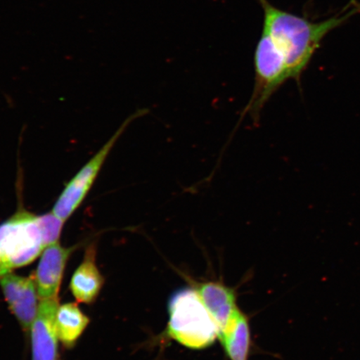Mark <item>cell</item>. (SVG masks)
Returning a JSON list of instances; mask_svg holds the SVG:
<instances>
[{
    "instance_id": "1",
    "label": "cell",
    "mask_w": 360,
    "mask_h": 360,
    "mask_svg": "<svg viewBox=\"0 0 360 360\" xmlns=\"http://www.w3.org/2000/svg\"><path fill=\"white\" fill-rule=\"evenodd\" d=\"M264 10V28L285 58L291 79L300 78L322 39L356 13L360 4L345 8L343 13L325 21L311 22L259 0Z\"/></svg>"
},
{
    "instance_id": "2",
    "label": "cell",
    "mask_w": 360,
    "mask_h": 360,
    "mask_svg": "<svg viewBox=\"0 0 360 360\" xmlns=\"http://www.w3.org/2000/svg\"><path fill=\"white\" fill-rule=\"evenodd\" d=\"M64 221L53 212L37 215L18 207L0 224V277L37 259L48 245L60 240Z\"/></svg>"
},
{
    "instance_id": "3",
    "label": "cell",
    "mask_w": 360,
    "mask_h": 360,
    "mask_svg": "<svg viewBox=\"0 0 360 360\" xmlns=\"http://www.w3.org/2000/svg\"><path fill=\"white\" fill-rule=\"evenodd\" d=\"M169 321L164 335L192 350L206 349L218 340V328L193 285L169 296Z\"/></svg>"
},
{
    "instance_id": "4",
    "label": "cell",
    "mask_w": 360,
    "mask_h": 360,
    "mask_svg": "<svg viewBox=\"0 0 360 360\" xmlns=\"http://www.w3.org/2000/svg\"><path fill=\"white\" fill-rule=\"evenodd\" d=\"M255 82L254 91L246 106L244 115L254 120L274 92L291 79L285 58L283 57L270 36L263 30L255 53Z\"/></svg>"
},
{
    "instance_id": "5",
    "label": "cell",
    "mask_w": 360,
    "mask_h": 360,
    "mask_svg": "<svg viewBox=\"0 0 360 360\" xmlns=\"http://www.w3.org/2000/svg\"><path fill=\"white\" fill-rule=\"evenodd\" d=\"M146 112V110H139L126 120L109 141L105 143V145L66 184L52 210L53 214L60 219L62 221L66 222L82 204L89 191L91 190L108 155H110L112 148H114L117 141L127 129L129 124L137 117L145 115Z\"/></svg>"
},
{
    "instance_id": "6",
    "label": "cell",
    "mask_w": 360,
    "mask_h": 360,
    "mask_svg": "<svg viewBox=\"0 0 360 360\" xmlns=\"http://www.w3.org/2000/svg\"><path fill=\"white\" fill-rule=\"evenodd\" d=\"M0 286L8 307L20 322L22 330L30 331L37 315V287L34 277H22L12 273L0 277Z\"/></svg>"
},
{
    "instance_id": "7",
    "label": "cell",
    "mask_w": 360,
    "mask_h": 360,
    "mask_svg": "<svg viewBox=\"0 0 360 360\" xmlns=\"http://www.w3.org/2000/svg\"><path fill=\"white\" fill-rule=\"evenodd\" d=\"M74 250L73 247H63L60 241L45 248L34 276L39 299H58L66 264Z\"/></svg>"
},
{
    "instance_id": "8",
    "label": "cell",
    "mask_w": 360,
    "mask_h": 360,
    "mask_svg": "<svg viewBox=\"0 0 360 360\" xmlns=\"http://www.w3.org/2000/svg\"><path fill=\"white\" fill-rule=\"evenodd\" d=\"M58 299L42 300L31 326L32 360H58Z\"/></svg>"
},
{
    "instance_id": "9",
    "label": "cell",
    "mask_w": 360,
    "mask_h": 360,
    "mask_svg": "<svg viewBox=\"0 0 360 360\" xmlns=\"http://www.w3.org/2000/svg\"><path fill=\"white\" fill-rule=\"evenodd\" d=\"M192 285L212 316L219 336L240 309L235 289L221 281L192 282Z\"/></svg>"
},
{
    "instance_id": "10",
    "label": "cell",
    "mask_w": 360,
    "mask_h": 360,
    "mask_svg": "<svg viewBox=\"0 0 360 360\" xmlns=\"http://www.w3.org/2000/svg\"><path fill=\"white\" fill-rule=\"evenodd\" d=\"M96 257V247H89L82 263L72 276L70 289L78 302L94 303L105 283V278L97 267Z\"/></svg>"
},
{
    "instance_id": "11",
    "label": "cell",
    "mask_w": 360,
    "mask_h": 360,
    "mask_svg": "<svg viewBox=\"0 0 360 360\" xmlns=\"http://www.w3.org/2000/svg\"><path fill=\"white\" fill-rule=\"evenodd\" d=\"M218 340L229 360H249L251 349V331L247 315L238 310Z\"/></svg>"
},
{
    "instance_id": "12",
    "label": "cell",
    "mask_w": 360,
    "mask_h": 360,
    "mask_svg": "<svg viewBox=\"0 0 360 360\" xmlns=\"http://www.w3.org/2000/svg\"><path fill=\"white\" fill-rule=\"evenodd\" d=\"M89 323V319L75 303L58 306L56 327L58 340L65 348L74 347Z\"/></svg>"
}]
</instances>
